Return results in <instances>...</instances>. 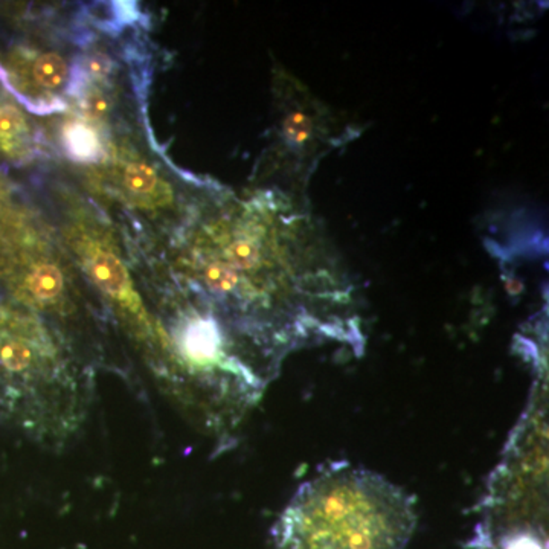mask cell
<instances>
[{
    "label": "cell",
    "mask_w": 549,
    "mask_h": 549,
    "mask_svg": "<svg viewBox=\"0 0 549 549\" xmlns=\"http://www.w3.org/2000/svg\"><path fill=\"white\" fill-rule=\"evenodd\" d=\"M177 261V281L272 370L305 345L360 348L355 283L310 211L283 195L225 200Z\"/></svg>",
    "instance_id": "6da1fadb"
},
{
    "label": "cell",
    "mask_w": 549,
    "mask_h": 549,
    "mask_svg": "<svg viewBox=\"0 0 549 549\" xmlns=\"http://www.w3.org/2000/svg\"><path fill=\"white\" fill-rule=\"evenodd\" d=\"M415 500L382 474L333 465L305 481L272 529L278 549H405Z\"/></svg>",
    "instance_id": "7a4b0ae2"
},
{
    "label": "cell",
    "mask_w": 549,
    "mask_h": 549,
    "mask_svg": "<svg viewBox=\"0 0 549 549\" xmlns=\"http://www.w3.org/2000/svg\"><path fill=\"white\" fill-rule=\"evenodd\" d=\"M95 373L54 329L25 315L0 318V406L50 449L80 434Z\"/></svg>",
    "instance_id": "3957f363"
},
{
    "label": "cell",
    "mask_w": 549,
    "mask_h": 549,
    "mask_svg": "<svg viewBox=\"0 0 549 549\" xmlns=\"http://www.w3.org/2000/svg\"><path fill=\"white\" fill-rule=\"evenodd\" d=\"M85 265L87 274L95 283L96 287L105 296H109L110 300L113 301L130 320L131 327L138 333V339L148 344L150 346L148 355H150L153 346L150 320L145 313L140 295L136 293L124 263L109 250L90 248L85 255Z\"/></svg>",
    "instance_id": "277c9868"
},
{
    "label": "cell",
    "mask_w": 549,
    "mask_h": 549,
    "mask_svg": "<svg viewBox=\"0 0 549 549\" xmlns=\"http://www.w3.org/2000/svg\"><path fill=\"white\" fill-rule=\"evenodd\" d=\"M65 274L54 263H40L26 274L23 289L31 300L41 305L61 302L65 296Z\"/></svg>",
    "instance_id": "5b68a950"
},
{
    "label": "cell",
    "mask_w": 549,
    "mask_h": 549,
    "mask_svg": "<svg viewBox=\"0 0 549 549\" xmlns=\"http://www.w3.org/2000/svg\"><path fill=\"white\" fill-rule=\"evenodd\" d=\"M32 78L45 90H58L70 80L68 61L57 52H43L32 63Z\"/></svg>",
    "instance_id": "8992f818"
},
{
    "label": "cell",
    "mask_w": 549,
    "mask_h": 549,
    "mask_svg": "<svg viewBox=\"0 0 549 549\" xmlns=\"http://www.w3.org/2000/svg\"><path fill=\"white\" fill-rule=\"evenodd\" d=\"M65 148L78 162H94L100 158L101 144L95 131L81 122H72L65 129Z\"/></svg>",
    "instance_id": "52a82bcc"
},
{
    "label": "cell",
    "mask_w": 549,
    "mask_h": 549,
    "mask_svg": "<svg viewBox=\"0 0 549 549\" xmlns=\"http://www.w3.org/2000/svg\"><path fill=\"white\" fill-rule=\"evenodd\" d=\"M125 188L135 195H150L155 193L156 186L159 184L156 171L150 165L135 162L127 165L124 171Z\"/></svg>",
    "instance_id": "ba28073f"
},
{
    "label": "cell",
    "mask_w": 549,
    "mask_h": 549,
    "mask_svg": "<svg viewBox=\"0 0 549 549\" xmlns=\"http://www.w3.org/2000/svg\"><path fill=\"white\" fill-rule=\"evenodd\" d=\"M25 118L11 105L0 107V140H11L25 133Z\"/></svg>",
    "instance_id": "9c48e42d"
},
{
    "label": "cell",
    "mask_w": 549,
    "mask_h": 549,
    "mask_svg": "<svg viewBox=\"0 0 549 549\" xmlns=\"http://www.w3.org/2000/svg\"><path fill=\"white\" fill-rule=\"evenodd\" d=\"M87 69L92 76H104L109 74L112 68H110L109 58L104 55H92L87 60Z\"/></svg>",
    "instance_id": "30bf717a"
}]
</instances>
